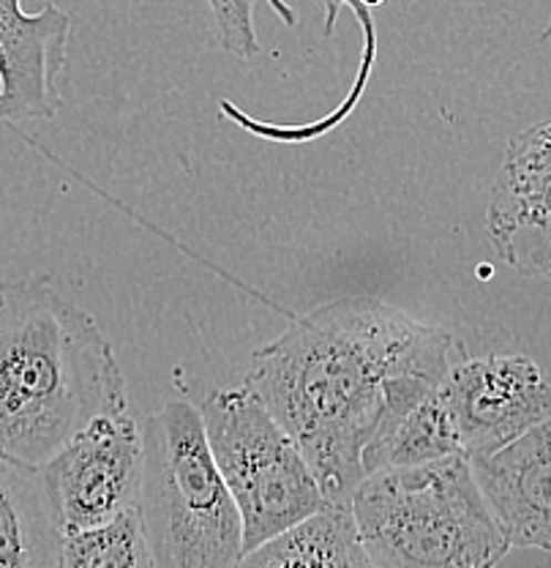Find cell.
<instances>
[{"label": "cell", "mask_w": 551, "mask_h": 568, "mask_svg": "<svg viewBox=\"0 0 551 568\" xmlns=\"http://www.w3.org/2000/svg\"><path fill=\"white\" fill-rule=\"evenodd\" d=\"M63 544L44 470L0 457V568H61Z\"/></svg>", "instance_id": "8fae6325"}, {"label": "cell", "mask_w": 551, "mask_h": 568, "mask_svg": "<svg viewBox=\"0 0 551 568\" xmlns=\"http://www.w3.org/2000/svg\"><path fill=\"white\" fill-rule=\"evenodd\" d=\"M200 416L211 457L241 511L246 555L328 508L298 443L246 388L216 390Z\"/></svg>", "instance_id": "5b68a950"}, {"label": "cell", "mask_w": 551, "mask_h": 568, "mask_svg": "<svg viewBox=\"0 0 551 568\" xmlns=\"http://www.w3.org/2000/svg\"><path fill=\"white\" fill-rule=\"evenodd\" d=\"M543 276H549V280H551V268H549V271H547V274H543Z\"/></svg>", "instance_id": "e0dca14e"}, {"label": "cell", "mask_w": 551, "mask_h": 568, "mask_svg": "<svg viewBox=\"0 0 551 568\" xmlns=\"http://www.w3.org/2000/svg\"><path fill=\"white\" fill-rule=\"evenodd\" d=\"M126 413V377L96 320L47 276L0 282V457L44 467Z\"/></svg>", "instance_id": "7a4b0ae2"}, {"label": "cell", "mask_w": 551, "mask_h": 568, "mask_svg": "<svg viewBox=\"0 0 551 568\" xmlns=\"http://www.w3.org/2000/svg\"><path fill=\"white\" fill-rule=\"evenodd\" d=\"M238 568H375L349 506H328L298 528L243 555Z\"/></svg>", "instance_id": "7c38bea8"}, {"label": "cell", "mask_w": 551, "mask_h": 568, "mask_svg": "<svg viewBox=\"0 0 551 568\" xmlns=\"http://www.w3.org/2000/svg\"><path fill=\"white\" fill-rule=\"evenodd\" d=\"M453 334L377 298L319 304L252 358L243 388L293 437L328 506H349L364 457L440 388Z\"/></svg>", "instance_id": "6da1fadb"}, {"label": "cell", "mask_w": 551, "mask_h": 568, "mask_svg": "<svg viewBox=\"0 0 551 568\" xmlns=\"http://www.w3.org/2000/svg\"><path fill=\"white\" fill-rule=\"evenodd\" d=\"M153 568H238L241 511L192 402H167L142 426V484L134 508Z\"/></svg>", "instance_id": "277c9868"}, {"label": "cell", "mask_w": 551, "mask_h": 568, "mask_svg": "<svg viewBox=\"0 0 551 568\" xmlns=\"http://www.w3.org/2000/svg\"><path fill=\"white\" fill-rule=\"evenodd\" d=\"M349 511L375 568H494L511 552L467 457L379 470Z\"/></svg>", "instance_id": "3957f363"}, {"label": "cell", "mask_w": 551, "mask_h": 568, "mask_svg": "<svg viewBox=\"0 0 551 568\" xmlns=\"http://www.w3.org/2000/svg\"><path fill=\"white\" fill-rule=\"evenodd\" d=\"M268 3H271V9L282 17L284 26L287 28L298 26V14H295V11L289 9L284 0H268ZM319 3H323V9H325V36L334 33L336 20H339V11L345 9V6L353 9L355 20H358L360 31H364V36H366L364 58H360V67L364 69H360V74H358L360 85H366V77L371 74V67H375V58H377L375 17H371V11L366 9V6H360L358 0H319ZM207 6H211V11H213L218 41H222L224 50L243 58V61H248V58L257 55L259 44H257V31H254L252 0H207Z\"/></svg>", "instance_id": "5bb4252c"}, {"label": "cell", "mask_w": 551, "mask_h": 568, "mask_svg": "<svg viewBox=\"0 0 551 568\" xmlns=\"http://www.w3.org/2000/svg\"><path fill=\"white\" fill-rule=\"evenodd\" d=\"M465 457L459 448L453 422L440 394H429L377 448L364 457L366 478L394 467H420L431 462Z\"/></svg>", "instance_id": "4fadbf2b"}, {"label": "cell", "mask_w": 551, "mask_h": 568, "mask_svg": "<svg viewBox=\"0 0 551 568\" xmlns=\"http://www.w3.org/2000/svg\"><path fill=\"white\" fill-rule=\"evenodd\" d=\"M470 467L511 549L551 552V418Z\"/></svg>", "instance_id": "30bf717a"}, {"label": "cell", "mask_w": 551, "mask_h": 568, "mask_svg": "<svg viewBox=\"0 0 551 568\" xmlns=\"http://www.w3.org/2000/svg\"><path fill=\"white\" fill-rule=\"evenodd\" d=\"M437 394L467 459L489 457L551 418V383L527 355H483L453 364Z\"/></svg>", "instance_id": "52a82bcc"}, {"label": "cell", "mask_w": 551, "mask_h": 568, "mask_svg": "<svg viewBox=\"0 0 551 568\" xmlns=\"http://www.w3.org/2000/svg\"><path fill=\"white\" fill-rule=\"evenodd\" d=\"M61 568H153L137 514H126L104 528L67 536Z\"/></svg>", "instance_id": "9a60e30c"}, {"label": "cell", "mask_w": 551, "mask_h": 568, "mask_svg": "<svg viewBox=\"0 0 551 568\" xmlns=\"http://www.w3.org/2000/svg\"><path fill=\"white\" fill-rule=\"evenodd\" d=\"M71 20L55 3L28 14L22 0H0V123L39 121L61 110L58 88Z\"/></svg>", "instance_id": "9c48e42d"}, {"label": "cell", "mask_w": 551, "mask_h": 568, "mask_svg": "<svg viewBox=\"0 0 551 568\" xmlns=\"http://www.w3.org/2000/svg\"><path fill=\"white\" fill-rule=\"evenodd\" d=\"M358 3H360V6H366V9L371 11V9H375V6H382L385 0H358Z\"/></svg>", "instance_id": "2e32d148"}, {"label": "cell", "mask_w": 551, "mask_h": 568, "mask_svg": "<svg viewBox=\"0 0 551 568\" xmlns=\"http://www.w3.org/2000/svg\"><path fill=\"white\" fill-rule=\"evenodd\" d=\"M41 470L67 536L104 528L137 508L142 429L129 413L99 418Z\"/></svg>", "instance_id": "8992f818"}, {"label": "cell", "mask_w": 551, "mask_h": 568, "mask_svg": "<svg viewBox=\"0 0 551 568\" xmlns=\"http://www.w3.org/2000/svg\"><path fill=\"white\" fill-rule=\"evenodd\" d=\"M486 233L508 268L524 276L551 268V118L508 145L491 186Z\"/></svg>", "instance_id": "ba28073f"}]
</instances>
